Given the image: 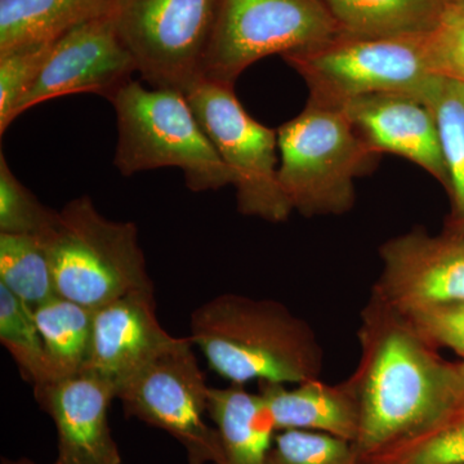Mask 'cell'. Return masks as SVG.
<instances>
[{"label": "cell", "instance_id": "cell-21", "mask_svg": "<svg viewBox=\"0 0 464 464\" xmlns=\"http://www.w3.org/2000/svg\"><path fill=\"white\" fill-rule=\"evenodd\" d=\"M451 199L450 231L464 235V81L441 76L430 99Z\"/></svg>", "mask_w": 464, "mask_h": 464}, {"label": "cell", "instance_id": "cell-5", "mask_svg": "<svg viewBox=\"0 0 464 464\" xmlns=\"http://www.w3.org/2000/svg\"><path fill=\"white\" fill-rule=\"evenodd\" d=\"M277 142L280 186L304 217L347 213L355 204V179L378 157L343 110L314 100L277 130Z\"/></svg>", "mask_w": 464, "mask_h": 464}, {"label": "cell", "instance_id": "cell-1", "mask_svg": "<svg viewBox=\"0 0 464 464\" xmlns=\"http://www.w3.org/2000/svg\"><path fill=\"white\" fill-rule=\"evenodd\" d=\"M357 335L362 356L350 377L360 409L353 448L364 462L453 411L456 368L402 314L374 295Z\"/></svg>", "mask_w": 464, "mask_h": 464}, {"label": "cell", "instance_id": "cell-15", "mask_svg": "<svg viewBox=\"0 0 464 464\" xmlns=\"http://www.w3.org/2000/svg\"><path fill=\"white\" fill-rule=\"evenodd\" d=\"M155 313L154 290H140L94 310L87 371L119 384L173 346Z\"/></svg>", "mask_w": 464, "mask_h": 464}, {"label": "cell", "instance_id": "cell-6", "mask_svg": "<svg viewBox=\"0 0 464 464\" xmlns=\"http://www.w3.org/2000/svg\"><path fill=\"white\" fill-rule=\"evenodd\" d=\"M310 90V100L341 106L371 94H405L429 103L440 78L429 35L333 41L284 56Z\"/></svg>", "mask_w": 464, "mask_h": 464}, {"label": "cell", "instance_id": "cell-26", "mask_svg": "<svg viewBox=\"0 0 464 464\" xmlns=\"http://www.w3.org/2000/svg\"><path fill=\"white\" fill-rule=\"evenodd\" d=\"M52 43L24 45L0 53V133L16 119L18 105L41 74Z\"/></svg>", "mask_w": 464, "mask_h": 464}, {"label": "cell", "instance_id": "cell-20", "mask_svg": "<svg viewBox=\"0 0 464 464\" xmlns=\"http://www.w3.org/2000/svg\"><path fill=\"white\" fill-rule=\"evenodd\" d=\"M33 311L50 362L51 381L84 371L91 353L94 310L56 295Z\"/></svg>", "mask_w": 464, "mask_h": 464}, {"label": "cell", "instance_id": "cell-9", "mask_svg": "<svg viewBox=\"0 0 464 464\" xmlns=\"http://www.w3.org/2000/svg\"><path fill=\"white\" fill-rule=\"evenodd\" d=\"M186 97L230 169L241 215L274 224L286 221L293 208L279 181L277 130L253 119L232 85L201 79Z\"/></svg>", "mask_w": 464, "mask_h": 464}, {"label": "cell", "instance_id": "cell-31", "mask_svg": "<svg viewBox=\"0 0 464 464\" xmlns=\"http://www.w3.org/2000/svg\"><path fill=\"white\" fill-rule=\"evenodd\" d=\"M2 464H34V463L30 462V460H27V459L11 460V459H5V458H3Z\"/></svg>", "mask_w": 464, "mask_h": 464}, {"label": "cell", "instance_id": "cell-14", "mask_svg": "<svg viewBox=\"0 0 464 464\" xmlns=\"http://www.w3.org/2000/svg\"><path fill=\"white\" fill-rule=\"evenodd\" d=\"M375 154L411 160L447 188L448 173L435 115L423 101L405 94L357 97L338 106Z\"/></svg>", "mask_w": 464, "mask_h": 464}, {"label": "cell", "instance_id": "cell-25", "mask_svg": "<svg viewBox=\"0 0 464 464\" xmlns=\"http://www.w3.org/2000/svg\"><path fill=\"white\" fill-rule=\"evenodd\" d=\"M58 212L45 207L14 176L5 154H0V234L44 237Z\"/></svg>", "mask_w": 464, "mask_h": 464}, {"label": "cell", "instance_id": "cell-8", "mask_svg": "<svg viewBox=\"0 0 464 464\" xmlns=\"http://www.w3.org/2000/svg\"><path fill=\"white\" fill-rule=\"evenodd\" d=\"M218 0H109L108 14L152 88L188 93L203 79Z\"/></svg>", "mask_w": 464, "mask_h": 464}, {"label": "cell", "instance_id": "cell-13", "mask_svg": "<svg viewBox=\"0 0 464 464\" xmlns=\"http://www.w3.org/2000/svg\"><path fill=\"white\" fill-rule=\"evenodd\" d=\"M34 392L56 426L54 464H121L109 424V408L116 399L111 381L84 369L39 384Z\"/></svg>", "mask_w": 464, "mask_h": 464}, {"label": "cell", "instance_id": "cell-2", "mask_svg": "<svg viewBox=\"0 0 464 464\" xmlns=\"http://www.w3.org/2000/svg\"><path fill=\"white\" fill-rule=\"evenodd\" d=\"M190 340L232 384H299L322 375L316 333L275 299L217 295L191 314Z\"/></svg>", "mask_w": 464, "mask_h": 464}, {"label": "cell", "instance_id": "cell-10", "mask_svg": "<svg viewBox=\"0 0 464 464\" xmlns=\"http://www.w3.org/2000/svg\"><path fill=\"white\" fill-rule=\"evenodd\" d=\"M209 389L190 337H181L119 384L116 399L130 417L173 436L188 464H219L218 431L206 420Z\"/></svg>", "mask_w": 464, "mask_h": 464}, {"label": "cell", "instance_id": "cell-23", "mask_svg": "<svg viewBox=\"0 0 464 464\" xmlns=\"http://www.w3.org/2000/svg\"><path fill=\"white\" fill-rule=\"evenodd\" d=\"M0 342L14 357L24 380L34 387L51 381L50 362L33 308L2 284Z\"/></svg>", "mask_w": 464, "mask_h": 464}, {"label": "cell", "instance_id": "cell-22", "mask_svg": "<svg viewBox=\"0 0 464 464\" xmlns=\"http://www.w3.org/2000/svg\"><path fill=\"white\" fill-rule=\"evenodd\" d=\"M0 284L30 308L56 297L51 258L42 237L0 234Z\"/></svg>", "mask_w": 464, "mask_h": 464}, {"label": "cell", "instance_id": "cell-32", "mask_svg": "<svg viewBox=\"0 0 464 464\" xmlns=\"http://www.w3.org/2000/svg\"><path fill=\"white\" fill-rule=\"evenodd\" d=\"M360 464H373V463L360 462Z\"/></svg>", "mask_w": 464, "mask_h": 464}, {"label": "cell", "instance_id": "cell-29", "mask_svg": "<svg viewBox=\"0 0 464 464\" xmlns=\"http://www.w3.org/2000/svg\"><path fill=\"white\" fill-rule=\"evenodd\" d=\"M402 315L422 335L423 340L436 350L448 348L464 359V304Z\"/></svg>", "mask_w": 464, "mask_h": 464}, {"label": "cell", "instance_id": "cell-27", "mask_svg": "<svg viewBox=\"0 0 464 464\" xmlns=\"http://www.w3.org/2000/svg\"><path fill=\"white\" fill-rule=\"evenodd\" d=\"M268 464H360L353 442L326 433L286 430L275 435Z\"/></svg>", "mask_w": 464, "mask_h": 464}, {"label": "cell", "instance_id": "cell-11", "mask_svg": "<svg viewBox=\"0 0 464 464\" xmlns=\"http://www.w3.org/2000/svg\"><path fill=\"white\" fill-rule=\"evenodd\" d=\"M372 295L401 314L464 304V235L408 232L381 246Z\"/></svg>", "mask_w": 464, "mask_h": 464}, {"label": "cell", "instance_id": "cell-30", "mask_svg": "<svg viewBox=\"0 0 464 464\" xmlns=\"http://www.w3.org/2000/svg\"><path fill=\"white\" fill-rule=\"evenodd\" d=\"M454 368H456V400H454L453 411L449 414L464 413V359H460L459 362H454Z\"/></svg>", "mask_w": 464, "mask_h": 464}, {"label": "cell", "instance_id": "cell-17", "mask_svg": "<svg viewBox=\"0 0 464 464\" xmlns=\"http://www.w3.org/2000/svg\"><path fill=\"white\" fill-rule=\"evenodd\" d=\"M208 417L218 431L219 464H268L276 429L258 392H250L244 384L210 387Z\"/></svg>", "mask_w": 464, "mask_h": 464}, {"label": "cell", "instance_id": "cell-16", "mask_svg": "<svg viewBox=\"0 0 464 464\" xmlns=\"http://www.w3.org/2000/svg\"><path fill=\"white\" fill-rule=\"evenodd\" d=\"M276 432L304 430L326 433L355 442L359 433L360 409L351 378L338 384L320 380L304 382L288 389L285 384L259 383Z\"/></svg>", "mask_w": 464, "mask_h": 464}, {"label": "cell", "instance_id": "cell-12", "mask_svg": "<svg viewBox=\"0 0 464 464\" xmlns=\"http://www.w3.org/2000/svg\"><path fill=\"white\" fill-rule=\"evenodd\" d=\"M137 72L134 58L108 12L67 30L52 43L35 83L18 105L16 118L34 106L70 94L110 97Z\"/></svg>", "mask_w": 464, "mask_h": 464}, {"label": "cell", "instance_id": "cell-3", "mask_svg": "<svg viewBox=\"0 0 464 464\" xmlns=\"http://www.w3.org/2000/svg\"><path fill=\"white\" fill-rule=\"evenodd\" d=\"M116 114L114 166L123 176L173 167L191 191L232 185V174L208 139L185 93L130 81L110 97Z\"/></svg>", "mask_w": 464, "mask_h": 464}, {"label": "cell", "instance_id": "cell-18", "mask_svg": "<svg viewBox=\"0 0 464 464\" xmlns=\"http://www.w3.org/2000/svg\"><path fill=\"white\" fill-rule=\"evenodd\" d=\"M343 35L362 38L429 35L444 0H322Z\"/></svg>", "mask_w": 464, "mask_h": 464}, {"label": "cell", "instance_id": "cell-19", "mask_svg": "<svg viewBox=\"0 0 464 464\" xmlns=\"http://www.w3.org/2000/svg\"><path fill=\"white\" fill-rule=\"evenodd\" d=\"M109 0H0V53L56 41L108 12Z\"/></svg>", "mask_w": 464, "mask_h": 464}, {"label": "cell", "instance_id": "cell-24", "mask_svg": "<svg viewBox=\"0 0 464 464\" xmlns=\"http://www.w3.org/2000/svg\"><path fill=\"white\" fill-rule=\"evenodd\" d=\"M364 462L464 464V413L449 414Z\"/></svg>", "mask_w": 464, "mask_h": 464}, {"label": "cell", "instance_id": "cell-28", "mask_svg": "<svg viewBox=\"0 0 464 464\" xmlns=\"http://www.w3.org/2000/svg\"><path fill=\"white\" fill-rule=\"evenodd\" d=\"M430 45L436 72L464 81V0H444Z\"/></svg>", "mask_w": 464, "mask_h": 464}, {"label": "cell", "instance_id": "cell-7", "mask_svg": "<svg viewBox=\"0 0 464 464\" xmlns=\"http://www.w3.org/2000/svg\"><path fill=\"white\" fill-rule=\"evenodd\" d=\"M338 35L322 0H218L203 79L234 87L262 58L313 50Z\"/></svg>", "mask_w": 464, "mask_h": 464}, {"label": "cell", "instance_id": "cell-4", "mask_svg": "<svg viewBox=\"0 0 464 464\" xmlns=\"http://www.w3.org/2000/svg\"><path fill=\"white\" fill-rule=\"evenodd\" d=\"M57 295L96 310L140 290H154L132 222L101 215L88 195L69 201L41 237Z\"/></svg>", "mask_w": 464, "mask_h": 464}]
</instances>
